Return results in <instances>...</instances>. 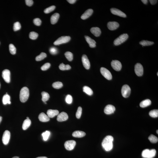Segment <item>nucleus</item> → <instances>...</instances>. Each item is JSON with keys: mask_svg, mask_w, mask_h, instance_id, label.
<instances>
[{"mask_svg": "<svg viewBox=\"0 0 158 158\" xmlns=\"http://www.w3.org/2000/svg\"><path fill=\"white\" fill-rule=\"evenodd\" d=\"M113 137L112 136H107L103 140L102 143V146L106 151H110L112 149L113 147Z\"/></svg>", "mask_w": 158, "mask_h": 158, "instance_id": "obj_1", "label": "nucleus"}, {"mask_svg": "<svg viewBox=\"0 0 158 158\" xmlns=\"http://www.w3.org/2000/svg\"><path fill=\"white\" fill-rule=\"evenodd\" d=\"M29 96V90L25 87L21 89L20 93V99L22 103H25L28 100Z\"/></svg>", "mask_w": 158, "mask_h": 158, "instance_id": "obj_2", "label": "nucleus"}, {"mask_svg": "<svg viewBox=\"0 0 158 158\" xmlns=\"http://www.w3.org/2000/svg\"><path fill=\"white\" fill-rule=\"evenodd\" d=\"M128 37L129 36L127 34H122L115 40L114 42V44L116 46L120 45L127 39Z\"/></svg>", "mask_w": 158, "mask_h": 158, "instance_id": "obj_3", "label": "nucleus"}, {"mask_svg": "<svg viewBox=\"0 0 158 158\" xmlns=\"http://www.w3.org/2000/svg\"><path fill=\"white\" fill-rule=\"evenodd\" d=\"M71 39V38L69 36H63L59 38L56 40L54 43V45H59L61 44L66 43L69 42Z\"/></svg>", "mask_w": 158, "mask_h": 158, "instance_id": "obj_4", "label": "nucleus"}, {"mask_svg": "<svg viewBox=\"0 0 158 158\" xmlns=\"http://www.w3.org/2000/svg\"><path fill=\"white\" fill-rule=\"evenodd\" d=\"M131 92V89L129 85H123L122 88V94L125 98H128Z\"/></svg>", "mask_w": 158, "mask_h": 158, "instance_id": "obj_5", "label": "nucleus"}, {"mask_svg": "<svg viewBox=\"0 0 158 158\" xmlns=\"http://www.w3.org/2000/svg\"><path fill=\"white\" fill-rule=\"evenodd\" d=\"M101 74L104 77L108 80H110L112 78V76L110 72L105 68L102 67L100 69Z\"/></svg>", "mask_w": 158, "mask_h": 158, "instance_id": "obj_6", "label": "nucleus"}, {"mask_svg": "<svg viewBox=\"0 0 158 158\" xmlns=\"http://www.w3.org/2000/svg\"><path fill=\"white\" fill-rule=\"evenodd\" d=\"M76 144V141L74 140H69L65 143V146L67 150H71L74 149Z\"/></svg>", "mask_w": 158, "mask_h": 158, "instance_id": "obj_7", "label": "nucleus"}, {"mask_svg": "<svg viewBox=\"0 0 158 158\" xmlns=\"http://www.w3.org/2000/svg\"><path fill=\"white\" fill-rule=\"evenodd\" d=\"M135 73L138 76H141L143 75V67L141 64L138 63L135 65Z\"/></svg>", "mask_w": 158, "mask_h": 158, "instance_id": "obj_8", "label": "nucleus"}, {"mask_svg": "<svg viewBox=\"0 0 158 158\" xmlns=\"http://www.w3.org/2000/svg\"><path fill=\"white\" fill-rule=\"evenodd\" d=\"M10 137V132L8 130H6L4 133L2 137V141L5 145H7L9 143Z\"/></svg>", "mask_w": 158, "mask_h": 158, "instance_id": "obj_9", "label": "nucleus"}, {"mask_svg": "<svg viewBox=\"0 0 158 158\" xmlns=\"http://www.w3.org/2000/svg\"><path fill=\"white\" fill-rule=\"evenodd\" d=\"M111 65L112 68L116 71H119L122 69V64L118 60H114L112 61L111 62Z\"/></svg>", "mask_w": 158, "mask_h": 158, "instance_id": "obj_10", "label": "nucleus"}, {"mask_svg": "<svg viewBox=\"0 0 158 158\" xmlns=\"http://www.w3.org/2000/svg\"><path fill=\"white\" fill-rule=\"evenodd\" d=\"M2 77L6 82L9 83L10 81V72L9 70L5 69L2 71Z\"/></svg>", "mask_w": 158, "mask_h": 158, "instance_id": "obj_11", "label": "nucleus"}, {"mask_svg": "<svg viewBox=\"0 0 158 158\" xmlns=\"http://www.w3.org/2000/svg\"><path fill=\"white\" fill-rule=\"evenodd\" d=\"M116 110V108L113 105L108 104L104 108V113L107 115H110L114 113Z\"/></svg>", "mask_w": 158, "mask_h": 158, "instance_id": "obj_12", "label": "nucleus"}, {"mask_svg": "<svg viewBox=\"0 0 158 158\" xmlns=\"http://www.w3.org/2000/svg\"><path fill=\"white\" fill-rule=\"evenodd\" d=\"M82 61L85 68L87 69H89L90 67V64L89 59L86 55H83L82 57Z\"/></svg>", "mask_w": 158, "mask_h": 158, "instance_id": "obj_13", "label": "nucleus"}, {"mask_svg": "<svg viewBox=\"0 0 158 158\" xmlns=\"http://www.w3.org/2000/svg\"><path fill=\"white\" fill-rule=\"evenodd\" d=\"M110 11L114 15H117V16L123 17H126L127 16L125 14L121 11V10L116 9V8H112L110 9Z\"/></svg>", "mask_w": 158, "mask_h": 158, "instance_id": "obj_14", "label": "nucleus"}, {"mask_svg": "<svg viewBox=\"0 0 158 158\" xmlns=\"http://www.w3.org/2000/svg\"><path fill=\"white\" fill-rule=\"evenodd\" d=\"M107 27L110 30H115L119 27V24L118 23L115 21L109 22L108 23Z\"/></svg>", "mask_w": 158, "mask_h": 158, "instance_id": "obj_15", "label": "nucleus"}, {"mask_svg": "<svg viewBox=\"0 0 158 158\" xmlns=\"http://www.w3.org/2000/svg\"><path fill=\"white\" fill-rule=\"evenodd\" d=\"M68 118L67 114L65 112H62L58 115L57 120L59 122H62L66 120Z\"/></svg>", "mask_w": 158, "mask_h": 158, "instance_id": "obj_16", "label": "nucleus"}, {"mask_svg": "<svg viewBox=\"0 0 158 158\" xmlns=\"http://www.w3.org/2000/svg\"><path fill=\"white\" fill-rule=\"evenodd\" d=\"M93 12V10L91 9H89L85 11L81 16L82 19L85 20L88 18L92 15Z\"/></svg>", "mask_w": 158, "mask_h": 158, "instance_id": "obj_17", "label": "nucleus"}, {"mask_svg": "<svg viewBox=\"0 0 158 158\" xmlns=\"http://www.w3.org/2000/svg\"><path fill=\"white\" fill-rule=\"evenodd\" d=\"M85 38L86 41L89 45L90 47L91 48H94L96 47V42L94 40L87 36H85Z\"/></svg>", "mask_w": 158, "mask_h": 158, "instance_id": "obj_18", "label": "nucleus"}, {"mask_svg": "<svg viewBox=\"0 0 158 158\" xmlns=\"http://www.w3.org/2000/svg\"><path fill=\"white\" fill-rule=\"evenodd\" d=\"M59 112L57 110H53L50 109L47 110V116L49 118H53L59 114Z\"/></svg>", "mask_w": 158, "mask_h": 158, "instance_id": "obj_19", "label": "nucleus"}, {"mask_svg": "<svg viewBox=\"0 0 158 158\" xmlns=\"http://www.w3.org/2000/svg\"><path fill=\"white\" fill-rule=\"evenodd\" d=\"M39 118L41 122H46L50 120V118L48 116L43 112L41 113L39 116Z\"/></svg>", "mask_w": 158, "mask_h": 158, "instance_id": "obj_20", "label": "nucleus"}, {"mask_svg": "<svg viewBox=\"0 0 158 158\" xmlns=\"http://www.w3.org/2000/svg\"><path fill=\"white\" fill-rule=\"evenodd\" d=\"M90 31L91 33L96 37L100 36L101 34L100 29L98 27H92Z\"/></svg>", "mask_w": 158, "mask_h": 158, "instance_id": "obj_21", "label": "nucleus"}, {"mask_svg": "<svg viewBox=\"0 0 158 158\" xmlns=\"http://www.w3.org/2000/svg\"><path fill=\"white\" fill-rule=\"evenodd\" d=\"M59 17V15L58 13H55L51 16L50 21L52 24H54L56 23L58 20Z\"/></svg>", "mask_w": 158, "mask_h": 158, "instance_id": "obj_22", "label": "nucleus"}, {"mask_svg": "<svg viewBox=\"0 0 158 158\" xmlns=\"http://www.w3.org/2000/svg\"><path fill=\"white\" fill-rule=\"evenodd\" d=\"M85 133L84 131H77L73 133L72 136L75 137L81 138L85 136Z\"/></svg>", "mask_w": 158, "mask_h": 158, "instance_id": "obj_23", "label": "nucleus"}, {"mask_svg": "<svg viewBox=\"0 0 158 158\" xmlns=\"http://www.w3.org/2000/svg\"><path fill=\"white\" fill-rule=\"evenodd\" d=\"M151 102L150 100L147 99L143 101L140 103V106L141 108H144L149 106L151 104Z\"/></svg>", "mask_w": 158, "mask_h": 158, "instance_id": "obj_24", "label": "nucleus"}, {"mask_svg": "<svg viewBox=\"0 0 158 158\" xmlns=\"http://www.w3.org/2000/svg\"><path fill=\"white\" fill-rule=\"evenodd\" d=\"M31 124V122L29 119H26L24 121L23 124L22 125V129L23 130H26L27 129Z\"/></svg>", "mask_w": 158, "mask_h": 158, "instance_id": "obj_25", "label": "nucleus"}, {"mask_svg": "<svg viewBox=\"0 0 158 158\" xmlns=\"http://www.w3.org/2000/svg\"><path fill=\"white\" fill-rule=\"evenodd\" d=\"M10 96L8 94L5 95L3 96L2 98V102L4 105L7 104H11V102L10 101Z\"/></svg>", "mask_w": 158, "mask_h": 158, "instance_id": "obj_26", "label": "nucleus"}, {"mask_svg": "<svg viewBox=\"0 0 158 158\" xmlns=\"http://www.w3.org/2000/svg\"><path fill=\"white\" fill-rule=\"evenodd\" d=\"M83 91L89 96H91L93 94L92 90L87 86H84L83 88Z\"/></svg>", "mask_w": 158, "mask_h": 158, "instance_id": "obj_27", "label": "nucleus"}, {"mask_svg": "<svg viewBox=\"0 0 158 158\" xmlns=\"http://www.w3.org/2000/svg\"><path fill=\"white\" fill-rule=\"evenodd\" d=\"M42 100L44 102H46L50 98L49 94L47 92L43 91L42 92Z\"/></svg>", "mask_w": 158, "mask_h": 158, "instance_id": "obj_28", "label": "nucleus"}, {"mask_svg": "<svg viewBox=\"0 0 158 158\" xmlns=\"http://www.w3.org/2000/svg\"><path fill=\"white\" fill-rule=\"evenodd\" d=\"M139 44L142 46H151L154 44L153 42L148 41V40H143L140 42Z\"/></svg>", "mask_w": 158, "mask_h": 158, "instance_id": "obj_29", "label": "nucleus"}, {"mask_svg": "<svg viewBox=\"0 0 158 158\" xmlns=\"http://www.w3.org/2000/svg\"><path fill=\"white\" fill-rule=\"evenodd\" d=\"M59 69L62 70H65L70 69L71 66L69 65H65L63 63L60 64L59 66Z\"/></svg>", "mask_w": 158, "mask_h": 158, "instance_id": "obj_30", "label": "nucleus"}, {"mask_svg": "<svg viewBox=\"0 0 158 158\" xmlns=\"http://www.w3.org/2000/svg\"><path fill=\"white\" fill-rule=\"evenodd\" d=\"M47 57V54L44 53H42L39 55L38 56L35 58V60L36 61H40L45 58Z\"/></svg>", "mask_w": 158, "mask_h": 158, "instance_id": "obj_31", "label": "nucleus"}, {"mask_svg": "<svg viewBox=\"0 0 158 158\" xmlns=\"http://www.w3.org/2000/svg\"><path fill=\"white\" fill-rule=\"evenodd\" d=\"M148 139L152 143H155L158 142V139L156 136L151 135L148 137Z\"/></svg>", "mask_w": 158, "mask_h": 158, "instance_id": "obj_32", "label": "nucleus"}, {"mask_svg": "<svg viewBox=\"0 0 158 158\" xmlns=\"http://www.w3.org/2000/svg\"><path fill=\"white\" fill-rule=\"evenodd\" d=\"M52 86L54 89H59L62 87L63 84L61 82L58 81L53 83Z\"/></svg>", "mask_w": 158, "mask_h": 158, "instance_id": "obj_33", "label": "nucleus"}, {"mask_svg": "<svg viewBox=\"0 0 158 158\" xmlns=\"http://www.w3.org/2000/svg\"><path fill=\"white\" fill-rule=\"evenodd\" d=\"M65 55L66 59L69 61H72L73 59V54L70 52H67L65 53Z\"/></svg>", "mask_w": 158, "mask_h": 158, "instance_id": "obj_34", "label": "nucleus"}, {"mask_svg": "<svg viewBox=\"0 0 158 158\" xmlns=\"http://www.w3.org/2000/svg\"><path fill=\"white\" fill-rule=\"evenodd\" d=\"M149 116L151 117L155 118L158 116V110H154L150 112Z\"/></svg>", "mask_w": 158, "mask_h": 158, "instance_id": "obj_35", "label": "nucleus"}, {"mask_svg": "<svg viewBox=\"0 0 158 158\" xmlns=\"http://www.w3.org/2000/svg\"><path fill=\"white\" fill-rule=\"evenodd\" d=\"M39 35L38 33L35 32H31L30 33L29 37L32 40H35L37 38Z\"/></svg>", "mask_w": 158, "mask_h": 158, "instance_id": "obj_36", "label": "nucleus"}, {"mask_svg": "<svg viewBox=\"0 0 158 158\" xmlns=\"http://www.w3.org/2000/svg\"><path fill=\"white\" fill-rule=\"evenodd\" d=\"M9 50L10 53L12 54H15L16 53V49L15 46L12 44L9 45Z\"/></svg>", "mask_w": 158, "mask_h": 158, "instance_id": "obj_37", "label": "nucleus"}, {"mask_svg": "<svg viewBox=\"0 0 158 158\" xmlns=\"http://www.w3.org/2000/svg\"><path fill=\"white\" fill-rule=\"evenodd\" d=\"M50 135V132L49 131H46L45 132L43 133L42 136L44 141H46L48 139Z\"/></svg>", "mask_w": 158, "mask_h": 158, "instance_id": "obj_38", "label": "nucleus"}, {"mask_svg": "<svg viewBox=\"0 0 158 158\" xmlns=\"http://www.w3.org/2000/svg\"><path fill=\"white\" fill-rule=\"evenodd\" d=\"M55 6L54 5L51 6L45 9L44 10V12L46 14L49 13L53 11L55 9Z\"/></svg>", "mask_w": 158, "mask_h": 158, "instance_id": "obj_39", "label": "nucleus"}, {"mask_svg": "<svg viewBox=\"0 0 158 158\" xmlns=\"http://www.w3.org/2000/svg\"><path fill=\"white\" fill-rule=\"evenodd\" d=\"M21 27V25L20 23L16 22L14 23L13 26V30L15 31L19 30Z\"/></svg>", "mask_w": 158, "mask_h": 158, "instance_id": "obj_40", "label": "nucleus"}, {"mask_svg": "<svg viewBox=\"0 0 158 158\" xmlns=\"http://www.w3.org/2000/svg\"><path fill=\"white\" fill-rule=\"evenodd\" d=\"M150 151V150L148 149H146L144 150L143 151L142 154L143 157L144 158H148L149 155Z\"/></svg>", "mask_w": 158, "mask_h": 158, "instance_id": "obj_41", "label": "nucleus"}, {"mask_svg": "<svg viewBox=\"0 0 158 158\" xmlns=\"http://www.w3.org/2000/svg\"><path fill=\"white\" fill-rule=\"evenodd\" d=\"M73 100L72 96L70 95H68L65 98V101L66 103L68 104H71L72 103Z\"/></svg>", "mask_w": 158, "mask_h": 158, "instance_id": "obj_42", "label": "nucleus"}, {"mask_svg": "<svg viewBox=\"0 0 158 158\" xmlns=\"http://www.w3.org/2000/svg\"><path fill=\"white\" fill-rule=\"evenodd\" d=\"M156 150L155 149H153L150 150L148 158H153L156 155Z\"/></svg>", "mask_w": 158, "mask_h": 158, "instance_id": "obj_43", "label": "nucleus"}, {"mask_svg": "<svg viewBox=\"0 0 158 158\" xmlns=\"http://www.w3.org/2000/svg\"><path fill=\"white\" fill-rule=\"evenodd\" d=\"M49 51L50 53L51 54H53V55H55V54H57L58 52L57 49L54 47H51L50 48Z\"/></svg>", "mask_w": 158, "mask_h": 158, "instance_id": "obj_44", "label": "nucleus"}, {"mask_svg": "<svg viewBox=\"0 0 158 158\" xmlns=\"http://www.w3.org/2000/svg\"><path fill=\"white\" fill-rule=\"evenodd\" d=\"M82 111V108L81 107H79L76 113V117L77 118L79 119L80 118L81 115Z\"/></svg>", "mask_w": 158, "mask_h": 158, "instance_id": "obj_45", "label": "nucleus"}, {"mask_svg": "<svg viewBox=\"0 0 158 158\" xmlns=\"http://www.w3.org/2000/svg\"><path fill=\"white\" fill-rule=\"evenodd\" d=\"M51 66L49 63H46L41 67V69L42 71H46L50 68Z\"/></svg>", "mask_w": 158, "mask_h": 158, "instance_id": "obj_46", "label": "nucleus"}, {"mask_svg": "<svg viewBox=\"0 0 158 158\" xmlns=\"http://www.w3.org/2000/svg\"><path fill=\"white\" fill-rule=\"evenodd\" d=\"M35 25L37 26H40L41 23V21L40 19L39 18H36L33 21Z\"/></svg>", "mask_w": 158, "mask_h": 158, "instance_id": "obj_47", "label": "nucleus"}, {"mask_svg": "<svg viewBox=\"0 0 158 158\" xmlns=\"http://www.w3.org/2000/svg\"><path fill=\"white\" fill-rule=\"evenodd\" d=\"M25 2L26 4L28 6H31L33 4L34 2L32 0H26Z\"/></svg>", "mask_w": 158, "mask_h": 158, "instance_id": "obj_48", "label": "nucleus"}, {"mask_svg": "<svg viewBox=\"0 0 158 158\" xmlns=\"http://www.w3.org/2000/svg\"><path fill=\"white\" fill-rule=\"evenodd\" d=\"M149 1L151 4L152 5H154L156 4L158 0H150Z\"/></svg>", "mask_w": 158, "mask_h": 158, "instance_id": "obj_49", "label": "nucleus"}, {"mask_svg": "<svg viewBox=\"0 0 158 158\" xmlns=\"http://www.w3.org/2000/svg\"><path fill=\"white\" fill-rule=\"evenodd\" d=\"M67 1L71 4H73L75 3L76 0H68Z\"/></svg>", "mask_w": 158, "mask_h": 158, "instance_id": "obj_50", "label": "nucleus"}, {"mask_svg": "<svg viewBox=\"0 0 158 158\" xmlns=\"http://www.w3.org/2000/svg\"><path fill=\"white\" fill-rule=\"evenodd\" d=\"M144 4H147V3L148 2V0H141Z\"/></svg>", "mask_w": 158, "mask_h": 158, "instance_id": "obj_51", "label": "nucleus"}, {"mask_svg": "<svg viewBox=\"0 0 158 158\" xmlns=\"http://www.w3.org/2000/svg\"><path fill=\"white\" fill-rule=\"evenodd\" d=\"M36 158H47L46 157H38Z\"/></svg>", "mask_w": 158, "mask_h": 158, "instance_id": "obj_52", "label": "nucleus"}, {"mask_svg": "<svg viewBox=\"0 0 158 158\" xmlns=\"http://www.w3.org/2000/svg\"><path fill=\"white\" fill-rule=\"evenodd\" d=\"M2 117H1V116H0V122H1V121H2Z\"/></svg>", "mask_w": 158, "mask_h": 158, "instance_id": "obj_53", "label": "nucleus"}, {"mask_svg": "<svg viewBox=\"0 0 158 158\" xmlns=\"http://www.w3.org/2000/svg\"><path fill=\"white\" fill-rule=\"evenodd\" d=\"M12 158H19L17 156H15L14 157H13Z\"/></svg>", "mask_w": 158, "mask_h": 158, "instance_id": "obj_54", "label": "nucleus"}, {"mask_svg": "<svg viewBox=\"0 0 158 158\" xmlns=\"http://www.w3.org/2000/svg\"><path fill=\"white\" fill-rule=\"evenodd\" d=\"M158 130H157V131H156V133H157V134H158Z\"/></svg>", "mask_w": 158, "mask_h": 158, "instance_id": "obj_55", "label": "nucleus"}, {"mask_svg": "<svg viewBox=\"0 0 158 158\" xmlns=\"http://www.w3.org/2000/svg\"><path fill=\"white\" fill-rule=\"evenodd\" d=\"M27 119H29V117H27Z\"/></svg>", "mask_w": 158, "mask_h": 158, "instance_id": "obj_56", "label": "nucleus"}, {"mask_svg": "<svg viewBox=\"0 0 158 158\" xmlns=\"http://www.w3.org/2000/svg\"><path fill=\"white\" fill-rule=\"evenodd\" d=\"M157 75L158 76V72L157 73Z\"/></svg>", "mask_w": 158, "mask_h": 158, "instance_id": "obj_57", "label": "nucleus"}, {"mask_svg": "<svg viewBox=\"0 0 158 158\" xmlns=\"http://www.w3.org/2000/svg\"></svg>", "mask_w": 158, "mask_h": 158, "instance_id": "obj_58", "label": "nucleus"}]
</instances>
